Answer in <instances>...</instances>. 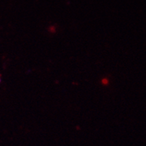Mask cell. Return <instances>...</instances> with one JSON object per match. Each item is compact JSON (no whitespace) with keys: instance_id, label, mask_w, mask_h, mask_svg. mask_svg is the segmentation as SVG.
Returning a JSON list of instances; mask_svg holds the SVG:
<instances>
[{"instance_id":"1","label":"cell","mask_w":146,"mask_h":146,"mask_svg":"<svg viewBox=\"0 0 146 146\" xmlns=\"http://www.w3.org/2000/svg\"><path fill=\"white\" fill-rule=\"evenodd\" d=\"M102 83L104 84V85H107L108 84V83H109V81H108V80L107 79H102Z\"/></svg>"}]
</instances>
